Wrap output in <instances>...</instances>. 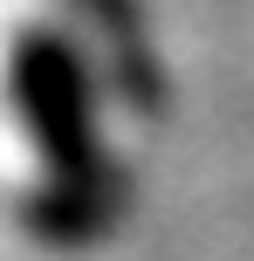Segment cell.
<instances>
[{"mask_svg": "<svg viewBox=\"0 0 254 261\" xmlns=\"http://www.w3.org/2000/svg\"><path fill=\"white\" fill-rule=\"evenodd\" d=\"M110 83L62 0H0V179L21 206L90 199L103 179Z\"/></svg>", "mask_w": 254, "mask_h": 261, "instance_id": "cell-1", "label": "cell"}]
</instances>
